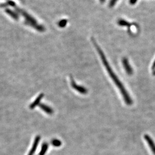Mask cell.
Masks as SVG:
<instances>
[{
    "label": "cell",
    "instance_id": "obj_1",
    "mask_svg": "<svg viewBox=\"0 0 155 155\" xmlns=\"http://www.w3.org/2000/svg\"><path fill=\"white\" fill-rule=\"evenodd\" d=\"M92 41L96 49H97V51H98V53L99 54L101 59L102 60V63H103V64H104V66H105L107 72L109 75V76H110L111 79H112V80L114 82V83L115 84V85H116V86L119 88V90L121 92L122 95L123 96V99L125 101V103L128 104V105H132L133 103V101H132V98L130 97V95H129L128 91H126V90L125 89L122 83H121V81L119 80V79L118 78L116 75H115L114 73L113 72L110 66L109 65L108 62L106 59L103 52L100 49V47H99V45H97V43L96 42V41H95V39L94 38L92 39Z\"/></svg>",
    "mask_w": 155,
    "mask_h": 155
},
{
    "label": "cell",
    "instance_id": "obj_2",
    "mask_svg": "<svg viewBox=\"0 0 155 155\" xmlns=\"http://www.w3.org/2000/svg\"><path fill=\"white\" fill-rule=\"evenodd\" d=\"M17 10H18V12L21 13L22 15L23 16V17L25 19L26 23L27 25L31 26L33 28H34L35 29H36V30H38L40 32H43L45 31V27L43 26L39 25L36 21V20L31 17L30 15H29L28 13H26L23 10H22L21 9H18Z\"/></svg>",
    "mask_w": 155,
    "mask_h": 155
},
{
    "label": "cell",
    "instance_id": "obj_3",
    "mask_svg": "<svg viewBox=\"0 0 155 155\" xmlns=\"http://www.w3.org/2000/svg\"><path fill=\"white\" fill-rule=\"evenodd\" d=\"M71 85L74 89L76 90L77 91L79 92L80 93L85 94L88 93V90L86 88L83 86L77 85L72 78L71 79Z\"/></svg>",
    "mask_w": 155,
    "mask_h": 155
},
{
    "label": "cell",
    "instance_id": "obj_4",
    "mask_svg": "<svg viewBox=\"0 0 155 155\" xmlns=\"http://www.w3.org/2000/svg\"><path fill=\"white\" fill-rule=\"evenodd\" d=\"M122 63H123L124 68L125 69V72L128 75H132L133 74V70L132 69V67L130 66V64L128 63V60L125 57L123 58L122 60Z\"/></svg>",
    "mask_w": 155,
    "mask_h": 155
},
{
    "label": "cell",
    "instance_id": "obj_5",
    "mask_svg": "<svg viewBox=\"0 0 155 155\" xmlns=\"http://www.w3.org/2000/svg\"><path fill=\"white\" fill-rule=\"evenodd\" d=\"M144 138L145 140L147 141L148 144H149V147L151 148L152 150V152L154 153V154L155 155V142H154L153 140L152 139L151 137L145 134L144 136Z\"/></svg>",
    "mask_w": 155,
    "mask_h": 155
},
{
    "label": "cell",
    "instance_id": "obj_6",
    "mask_svg": "<svg viewBox=\"0 0 155 155\" xmlns=\"http://www.w3.org/2000/svg\"><path fill=\"white\" fill-rule=\"evenodd\" d=\"M40 140H41L40 136H36L35 138V140H34V143H33V146H32V148L31 149V150H30L28 155H33L34 154V153H35V152L36 151V148L38 146V144Z\"/></svg>",
    "mask_w": 155,
    "mask_h": 155
},
{
    "label": "cell",
    "instance_id": "obj_7",
    "mask_svg": "<svg viewBox=\"0 0 155 155\" xmlns=\"http://www.w3.org/2000/svg\"><path fill=\"white\" fill-rule=\"evenodd\" d=\"M44 96V94H41L39 95L38 96V97H37L35 100L34 101V102L32 103V104L30 105L29 107L30 109H34L35 107L37 106L38 105H39V103L41 102V100L43 99V97Z\"/></svg>",
    "mask_w": 155,
    "mask_h": 155
},
{
    "label": "cell",
    "instance_id": "obj_8",
    "mask_svg": "<svg viewBox=\"0 0 155 155\" xmlns=\"http://www.w3.org/2000/svg\"><path fill=\"white\" fill-rule=\"evenodd\" d=\"M39 106L41 109H43V110L47 113L49 114H51L53 113V109L51 108L50 107H49L47 105H46L44 104H40L39 105Z\"/></svg>",
    "mask_w": 155,
    "mask_h": 155
},
{
    "label": "cell",
    "instance_id": "obj_9",
    "mask_svg": "<svg viewBox=\"0 0 155 155\" xmlns=\"http://www.w3.org/2000/svg\"><path fill=\"white\" fill-rule=\"evenodd\" d=\"M5 11L9 15H10L13 19H15V20H18L19 19L18 14H17V13L15 12L14 11H12L11 10L8 9H6Z\"/></svg>",
    "mask_w": 155,
    "mask_h": 155
},
{
    "label": "cell",
    "instance_id": "obj_10",
    "mask_svg": "<svg viewBox=\"0 0 155 155\" xmlns=\"http://www.w3.org/2000/svg\"><path fill=\"white\" fill-rule=\"evenodd\" d=\"M47 149H48V144L47 143H44L43 144L41 152L39 153V155H45V153L47 152Z\"/></svg>",
    "mask_w": 155,
    "mask_h": 155
},
{
    "label": "cell",
    "instance_id": "obj_11",
    "mask_svg": "<svg viewBox=\"0 0 155 155\" xmlns=\"http://www.w3.org/2000/svg\"><path fill=\"white\" fill-rule=\"evenodd\" d=\"M118 24H119V25L121 26H130V24L128 22L122 19H120V20H118Z\"/></svg>",
    "mask_w": 155,
    "mask_h": 155
},
{
    "label": "cell",
    "instance_id": "obj_12",
    "mask_svg": "<svg viewBox=\"0 0 155 155\" xmlns=\"http://www.w3.org/2000/svg\"><path fill=\"white\" fill-rule=\"evenodd\" d=\"M52 144L53 145V146H55V147H60V146H61L62 144V142L59 140H53L51 142Z\"/></svg>",
    "mask_w": 155,
    "mask_h": 155
},
{
    "label": "cell",
    "instance_id": "obj_13",
    "mask_svg": "<svg viewBox=\"0 0 155 155\" xmlns=\"http://www.w3.org/2000/svg\"><path fill=\"white\" fill-rule=\"evenodd\" d=\"M67 22L68 21L66 20V19H64V20H61L59 23H58V25L59 26V27H64L66 26L67 24Z\"/></svg>",
    "mask_w": 155,
    "mask_h": 155
},
{
    "label": "cell",
    "instance_id": "obj_14",
    "mask_svg": "<svg viewBox=\"0 0 155 155\" xmlns=\"http://www.w3.org/2000/svg\"><path fill=\"white\" fill-rule=\"evenodd\" d=\"M117 0H110V2L109 3V7H112L115 4L116 2H117Z\"/></svg>",
    "mask_w": 155,
    "mask_h": 155
},
{
    "label": "cell",
    "instance_id": "obj_15",
    "mask_svg": "<svg viewBox=\"0 0 155 155\" xmlns=\"http://www.w3.org/2000/svg\"><path fill=\"white\" fill-rule=\"evenodd\" d=\"M136 1H137V0H130V3L131 4L134 5V4H136Z\"/></svg>",
    "mask_w": 155,
    "mask_h": 155
},
{
    "label": "cell",
    "instance_id": "obj_16",
    "mask_svg": "<svg viewBox=\"0 0 155 155\" xmlns=\"http://www.w3.org/2000/svg\"><path fill=\"white\" fill-rule=\"evenodd\" d=\"M155 68V61L153 63V66H152V69H154Z\"/></svg>",
    "mask_w": 155,
    "mask_h": 155
},
{
    "label": "cell",
    "instance_id": "obj_17",
    "mask_svg": "<svg viewBox=\"0 0 155 155\" xmlns=\"http://www.w3.org/2000/svg\"><path fill=\"white\" fill-rule=\"evenodd\" d=\"M105 0H100V2H101V3H104V2H105Z\"/></svg>",
    "mask_w": 155,
    "mask_h": 155
},
{
    "label": "cell",
    "instance_id": "obj_18",
    "mask_svg": "<svg viewBox=\"0 0 155 155\" xmlns=\"http://www.w3.org/2000/svg\"><path fill=\"white\" fill-rule=\"evenodd\" d=\"M153 74L154 76H155V70L153 72Z\"/></svg>",
    "mask_w": 155,
    "mask_h": 155
}]
</instances>
